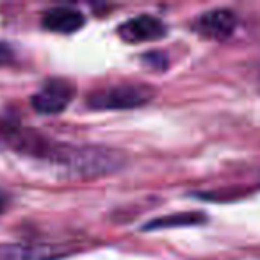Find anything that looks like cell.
Returning <instances> with one entry per match:
<instances>
[{"mask_svg": "<svg viewBox=\"0 0 260 260\" xmlns=\"http://www.w3.org/2000/svg\"><path fill=\"white\" fill-rule=\"evenodd\" d=\"M47 157L66 173L80 178L114 173L125 164L121 152L105 146H52L47 150Z\"/></svg>", "mask_w": 260, "mask_h": 260, "instance_id": "1", "label": "cell"}, {"mask_svg": "<svg viewBox=\"0 0 260 260\" xmlns=\"http://www.w3.org/2000/svg\"><path fill=\"white\" fill-rule=\"evenodd\" d=\"M155 91L145 84H121L94 91L87 98V105L98 111H116V109H134L148 104Z\"/></svg>", "mask_w": 260, "mask_h": 260, "instance_id": "2", "label": "cell"}, {"mask_svg": "<svg viewBox=\"0 0 260 260\" xmlns=\"http://www.w3.org/2000/svg\"><path fill=\"white\" fill-rule=\"evenodd\" d=\"M73 86L66 80H48L40 91L32 96V107L36 109L40 114H57L62 112L72 102Z\"/></svg>", "mask_w": 260, "mask_h": 260, "instance_id": "3", "label": "cell"}, {"mask_svg": "<svg viewBox=\"0 0 260 260\" xmlns=\"http://www.w3.org/2000/svg\"><path fill=\"white\" fill-rule=\"evenodd\" d=\"M166 25L159 18L150 15H141L118 27V34L126 43H143V41L160 40L166 36Z\"/></svg>", "mask_w": 260, "mask_h": 260, "instance_id": "4", "label": "cell"}, {"mask_svg": "<svg viewBox=\"0 0 260 260\" xmlns=\"http://www.w3.org/2000/svg\"><path fill=\"white\" fill-rule=\"evenodd\" d=\"M235 25V13H232L230 9H212L200 16L196 22V30L209 40L223 41L234 34Z\"/></svg>", "mask_w": 260, "mask_h": 260, "instance_id": "5", "label": "cell"}, {"mask_svg": "<svg viewBox=\"0 0 260 260\" xmlns=\"http://www.w3.org/2000/svg\"><path fill=\"white\" fill-rule=\"evenodd\" d=\"M84 15L72 8H52L43 15V27L50 32L72 34L84 25Z\"/></svg>", "mask_w": 260, "mask_h": 260, "instance_id": "6", "label": "cell"}, {"mask_svg": "<svg viewBox=\"0 0 260 260\" xmlns=\"http://www.w3.org/2000/svg\"><path fill=\"white\" fill-rule=\"evenodd\" d=\"M61 249L45 244H0V260H54Z\"/></svg>", "mask_w": 260, "mask_h": 260, "instance_id": "7", "label": "cell"}, {"mask_svg": "<svg viewBox=\"0 0 260 260\" xmlns=\"http://www.w3.org/2000/svg\"><path fill=\"white\" fill-rule=\"evenodd\" d=\"M205 221V217L198 212L191 214H178V216H170L164 219H155L145 226V230H157V228H171V226H180V224H200Z\"/></svg>", "mask_w": 260, "mask_h": 260, "instance_id": "8", "label": "cell"}, {"mask_svg": "<svg viewBox=\"0 0 260 260\" xmlns=\"http://www.w3.org/2000/svg\"><path fill=\"white\" fill-rule=\"evenodd\" d=\"M143 61H145L148 66H153V68H157V70L166 68V64H168L166 55L160 54V52H150V54L143 55Z\"/></svg>", "mask_w": 260, "mask_h": 260, "instance_id": "9", "label": "cell"}, {"mask_svg": "<svg viewBox=\"0 0 260 260\" xmlns=\"http://www.w3.org/2000/svg\"><path fill=\"white\" fill-rule=\"evenodd\" d=\"M13 59V50L6 43H0V66L8 64Z\"/></svg>", "mask_w": 260, "mask_h": 260, "instance_id": "10", "label": "cell"}, {"mask_svg": "<svg viewBox=\"0 0 260 260\" xmlns=\"http://www.w3.org/2000/svg\"><path fill=\"white\" fill-rule=\"evenodd\" d=\"M6 203H8V198H6V194H2V192H0V212L6 209Z\"/></svg>", "mask_w": 260, "mask_h": 260, "instance_id": "11", "label": "cell"}, {"mask_svg": "<svg viewBox=\"0 0 260 260\" xmlns=\"http://www.w3.org/2000/svg\"><path fill=\"white\" fill-rule=\"evenodd\" d=\"M258 91H260V75H258Z\"/></svg>", "mask_w": 260, "mask_h": 260, "instance_id": "12", "label": "cell"}]
</instances>
